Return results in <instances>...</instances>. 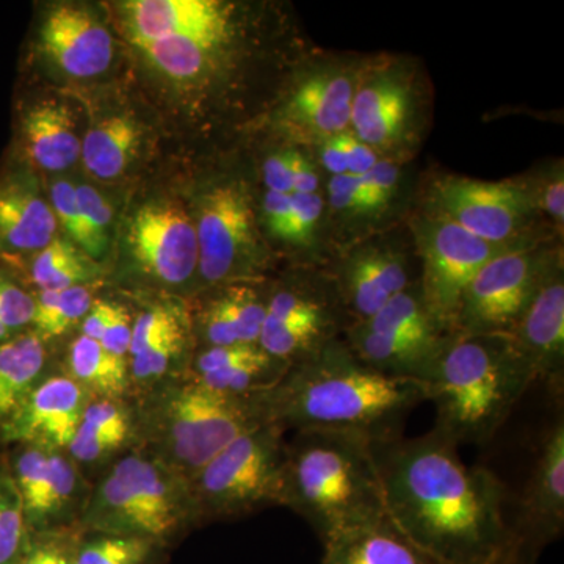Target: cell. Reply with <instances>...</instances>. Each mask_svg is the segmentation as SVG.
Instances as JSON below:
<instances>
[{
  "label": "cell",
  "instance_id": "cell-18",
  "mask_svg": "<svg viewBox=\"0 0 564 564\" xmlns=\"http://www.w3.org/2000/svg\"><path fill=\"white\" fill-rule=\"evenodd\" d=\"M122 11L132 40L232 36V7L218 0H131Z\"/></svg>",
  "mask_w": 564,
  "mask_h": 564
},
{
  "label": "cell",
  "instance_id": "cell-51",
  "mask_svg": "<svg viewBox=\"0 0 564 564\" xmlns=\"http://www.w3.org/2000/svg\"><path fill=\"white\" fill-rule=\"evenodd\" d=\"M322 162L325 169L333 173V176L348 173L347 159H345L343 148H340L336 135L323 140Z\"/></svg>",
  "mask_w": 564,
  "mask_h": 564
},
{
  "label": "cell",
  "instance_id": "cell-2",
  "mask_svg": "<svg viewBox=\"0 0 564 564\" xmlns=\"http://www.w3.org/2000/svg\"><path fill=\"white\" fill-rule=\"evenodd\" d=\"M262 400L269 422L285 432L333 430L383 441L403 436L404 423L426 395L419 381L378 372L347 344L333 340L292 364Z\"/></svg>",
  "mask_w": 564,
  "mask_h": 564
},
{
  "label": "cell",
  "instance_id": "cell-42",
  "mask_svg": "<svg viewBox=\"0 0 564 564\" xmlns=\"http://www.w3.org/2000/svg\"><path fill=\"white\" fill-rule=\"evenodd\" d=\"M291 221H289V242L304 243L313 236L314 228L321 220L323 199L318 193L313 195H291Z\"/></svg>",
  "mask_w": 564,
  "mask_h": 564
},
{
  "label": "cell",
  "instance_id": "cell-3",
  "mask_svg": "<svg viewBox=\"0 0 564 564\" xmlns=\"http://www.w3.org/2000/svg\"><path fill=\"white\" fill-rule=\"evenodd\" d=\"M536 378L508 334L451 337L423 378L433 429L456 445L491 443Z\"/></svg>",
  "mask_w": 564,
  "mask_h": 564
},
{
  "label": "cell",
  "instance_id": "cell-48",
  "mask_svg": "<svg viewBox=\"0 0 564 564\" xmlns=\"http://www.w3.org/2000/svg\"><path fill=\"white\" fill-rule=\"evenodd\" d=\"M263 182L269 192L292 195L291 152L270 155L263 163Z\"/></svg>",
  "mask_w": 564,
  "mask_h": 564
},
{
  "label": "cell",
  "instance_id": "cell-21",
  "mask_svg": "<svg viewBox=\"0 0 564 564\" xmlns=\"http://www.w3.org/2000/svg\"><path fill=\"white\" fill-rule=\"evenodd\" d=\"M135 448V423L129 400L91 399L85 408L68 451L87 477Z\"/></svg>",
  "mask_w": 564,
  "mask_h": 564
},
{
  "label": "cell",
  "instance_id": "cell-8",
  "mask_svg": "<svg viewBox=\"0 0 564 564\" xmlns=\"http://www.w3.org/2000/svg\"><path fill=\"white\" fill-rule=\"evenodd\" d=\"M285 430L273 422L245 433L191 481L199 522L229 521L282 507Z\"/></svg>",
  "mask_w": 564,
  "mask_h": 564
},
{
  "label": "cell",
  "instance_id": "cell-24",
  "mask_svg": "<svg viewBox=\"0 0 564 564\" xmlns=\"http://www.w3.org/2000/svg\"><path fill=\"white\" fill-rule=\"evenodd\" d=\"M355 80L350 74L325 70L307 77L293 93L289 120L304 133L329 139L350 124Z\"/></svg>",
  "mask_w": 564,
  "mask_h": 564
},
{
  "label": "cell",
  "instance_id": "cell-6",
  "mask_svg": "<svg viewBox=\"0 0 564 564\" xmlns=\"http://www.w3.org/2000/svg\"><path fill=\"white\" fill-rule=\"evenodd\" d=\"M198 525L191 481L132 448L96 478L77 527L80 532L144 538L170 549Z\"/></svg>",
  "mask_w": 564,
  "mask_h": 564
},
{
  "label": "cell",
  "instance_id": "cell-32",
  "mask_svg": "<svg viewBox=\"0 0 564 564\" xmlns=\"http://www.w3.org/2000/svg\"><path fill=\"white\" fill-rule=\"evenodd\" d=\"M352 325L361 326L370 333L425 340V343H441L452 337L441 328L440 323L434 321L423 300L419 282L393 296L391 302L372 317Z\"/></svg>",
  "mask_w": 564,
  "mask_h": 564
},
{
  "label": "cell",
  "instance_id": "cell-16",
  "mask_svg": "<svg viewBox=\"0 0 564 564\" xmlns=\"http://www.w3.org/2000/svg\"><path fill=\"white\" fill-rule=\"evenodd\" d=\"M508 336L524 356L536 383L564 388V281L558 263L545 274Z\"/></svg>",
  "mask_w": 564,
  "mask_h": 564
},
{
  "label": "cell",
  "instance_id": "cell-11",
  "mask_svg": "<svg viewBox=\"0 0 564 564\" xmlns=\"http://www.w3.org/2000/svg\"><path fill=\"white\" fill-rule=\"evenodd\" d=\"M195 228L198 273L204 284L245 281L256 272L254 217L242 185L225 184L206 193Z\"/></svg>",
  "mask_w": 564,
  "mask_h": 564
},
{
  "label": "cell",
  "instance_id": "cell-47",
  "mask_svg": "<svg viewBox=\"0 0 564 564\" xmlns=\"http://www.w3.org/2000/svg\"><path fill=\"white\" fill-rule=\"evenodd\" d=\"M291 195L267 192L263 198V217L273 236L285 240L291 221Z\"/></svg>",
  "mask_w": 564,
  "mask_h": 564
},
{
  "label": "cell",
  "instance_id": "cell-14",
  "mask_svg": "<svg viewBox=\"0 0 564 564\" xmlns=\"http://www.w3.org/2000/svg\"><path fill=\"white\" fill-rule=\"evenodd\" d=\"M131 251L144 276L177 288L198 272L195 223L180 206L152 203L141 207L131 225Z\"/></svg>",
  "mask_w": 564,
  "mask_h": 564
},
{
  "label": "cell",
  "instance_id": "cell-45",
  "mask_svg": "<svg viewBox=\"0 0 564 564\" xmlns=\"http://www.w3.org/2000/svg\"><path fill=\"white\" fill-rule=\"evenodd\" d=\"M132 326L131 313L121 304L115 303L113 314H111L109 325H107L99 343L111 355L128 359L129 350H131Z\"/></svg>",
  "mask_w": 564,
  "mask_h": 564
},
{
  "label": "cell",
  "instance_id": "cell-36",
  "mask_svg": "<svg viewBox=\"0 0 564 564\" xmlns=\"http://www.w3.org/2000/svg\"><path fill=\"white\" fill-rule=\"evenodd\" d=\"M29 529L6 456H0V564H17Z\"/></svg>",
  "mask_w": 564,
  "mask_h": 564
},
{
  "label": "cell",
  "instance_id": "cell-29",
  "mask_svg": "<svg viewBox=\"0 0 564 564\" xmlns=\"http://www.w3.org/2000/svg\"><path fill=\"white\" fill-rule=\"evenodd\" d=\"M65 373L90 393L91 399H131L128 359L111 355L98 340L79 334L70 344Z\"/></svg>",
  "mask_w": 564,
  "mask_h": 564
},
{
  "label": "cell",
  "instance_id": "cell-9",
  "mask_svg": "<svg viewBox=\"0 0 564 564\" xmlns=\"http://www.w3.org/2000/svg\"><path fill=\"white\" fill-rule=\"evenodd\" d=\"M422 258L421 291L434 321L456 336L464 292L497 256L519 247L489 243L444 217L422 218L415 226Z\"/></svg>",
  "mask_w": 564,
  "mask_h": 564
},
{
  "label": "cell",
  "instance_id": "cell-5",
  "mask_svg": "<svg viewBox=\"0 0 564 564\" xmlns=\"http://www.w3.org/2000/svg\"><path fill=\"white\" fill-rule=\"evenodd\" d=\"M282 507L302 516L322 544L384 514L370 441L333 430H302L285 441Z\"/></svg>",
  "mask_w": 564,
  "mask_h": 564
},
{
  "label": "cell",
  "instance_id": "cell-50",
  "mask_svg": "<svg viewBox=\"0 0 564 564\" xmlns=\"http://www.w3.org/2000/svg\"><path fill=\"white\" fill-rule=\"evenodd\" d=\"M292 195H313L317 193L318 176L313 163L299 152L291 151Z\"/></svg>",
  "mask_w": 564,
  "mask_h": 564
},
{
  "label": "cell",
  "instance_id": "cell-12",
  "mask_svg": "<svg viewBox=\"0 0 564 564\" xmlns=\"http://www.w3.org/2000/svg\"><path fill=\"white\" fill-rule=\"evenodd\" d=\"M337 291L289 285L267 299L259 347L272 358L292 366L333 343L340 328H348Z\"/></svg>",
  "mask_w": 564,
  "mask_h": 564
},
{
  "label": "cell",
  "instance_id": "cell-1",
  "mask_svg": "<svg viewBox=\"0 0 564 564\" xmlns=\"http://www.w3.org/2000/svg\"><path fill=\"white\" fill-rule=\"evenodd\" d=\"M386 513L443 564H518L499 481L436 429L370 441Z\"/></svg>",
  "mask_w": 564,
  "mask_h": 564
},
{
  "label": "cell",
  "instance_id": "cell-31",
  "mask_svg": "<svg viewBox=\"0 0 564 564\" xmlns=\"http://www.w3.org/2000/svg\"><path fill=\"white\" fill-rule=\"evenodd\" d=\"M139 143L140 131L131 118H106L82 140V161L93 176L113 180L124 172Z\"/></svg>",
  "mask_w": 564,
  "mask_h": 564
},
{
  "label": "cell",
  "instance_id": "cell-35",
  "mask_svg": "<svg viewBox=\"0 0 564 564\" xmlns=\"http://www.w3.org/2000/svg\"><path fill=\"white\" fill-rule=\"evenodd\" d=\"M95 300L93 285H76L62 292L39 291L35 296L33 333L44 343L63 336L84 321Z\"/></svg>",
  "mask_w": 564,
  "mask_h": 564
},
{
  "label": "cell",
  "instance_id": "cell-10",
  "mask_svg": "<svg viewBox=\"0 0 564 564\" xmlns=\"http://www.w3.org/2000/svg\"><path fill=\"white\" fill-rule=\"evenodd\" d=\"M554 263L521 247L486 263L464 292L456 334L513 333Z\"/></svg>",
  "mask_w": 564,
  "mask_h": 564
},
{
  "label": "cell",
  "instance_id": "cell-25",
  "mask_svg": "<svg viewBox=\"0 0 564 564\" xmlns=\"http://www.w3.org/2000/svg\"><path fill=\"white\" fill-rule=\"evenodd\" d=\"M57 218L50 204L21 181L0 185V250L41 251L54 240Z\"/></svg>",
  "mask_w": 564,
  "mask_h": 564
},
{
  "label": "cell",
  "instance_id": "cell-26",
  "mask_svg": "<svg viewBox=\"0 0 564 564\" xmlns=\"http://www.w3.org/2000/svg\"><path fill=\"white\" fill-rule=\"evenodd\" d=\"M406 113V87L393 77H381L356 90L350 124L367 147H384L403 131Z\"/></svg>",
  "mask_w": 564,
  "mask_h": 564
},
{
  "label": "cell",
  "instance_id": "cell-41",
  "mask_svg": "<svg viewBox=\"0 0 564 564\" xmlns=\"http://www.w3.org/2000/svg\"><path fill=\"white\" fill-rule=\"evenodd\" d=\"M52 207L57 223L82 250L85 247V228L82 221L76 187L69 181H61L52 187Z\"/></svg>",
  "mask_w": 564,
  "mask_h": 564
},
{
  "label": "cell",
  "instance_id": "cell-39",
  "mask_svg": "<svg viewBox=\"0 0 564 564\" xmlns=\"http://www.w3.org/2000/svg\"><path fill=\"white\" fill-rule=\"evenodd\" d=\"M35 307V296L0 272V344L32 326Z\"/></svg>",
  "mask_w": 564,
  "mask_h": 564
},
{
  "label": "cell",
  "instance_id": "cell-33",
  "mask_svg": "<svg viewBox=\"0 0 564 564\" xmlns=\"http://www.w3.org/2000/svg\"><path fill=\"white\" fill-rule=\"evenodd\" d=\"M17 451L6 456L7 464L18 494H20L22 510L29 532L39 529L41 511L50 486L51 451L39 445H14Z\"/></svg>",
  "mask_w": 564,
  "mask_h": 564
},
{
  "label": "cell",
  "instance_id": "cell-19",
  "mask_svg": "<svg viewBox=\"0 0 564 564\" xmlns=\"http://www.w3.org/2000/svg\"><path fill=\"white\" fill-rule=\"evenodd\" d=\"M289 367L258 344L206 347L193 356L187 377L215 392L251 397L273 389Z\"/></svg>",
  "mask_w": 564,
  "mask_h": 564
},
{
  "label": "cell",
  "instance_id": "cell-17",
  "mask_svg": "<svg viewBox=\"0 0 564 564\" xmlns=\"http://www.w3.org/2000/svg\"><path fill=\"white\" fill-rule=\"evenodd\" d=\"M41 46L55 65L73 77H95L109 68L113 41L87 9L55 7L41 25Z\"/></svg>",
  "mask_w": 564,
  "mask_h": 564
},
{
  "label": "cell",
  "instance_id": "cell-27",
  "mask_svg": "<svg viewBox=\"0 0 564 564\" xmlns=\"http://www.w3.org/2000/svg\"><path fill=\"white\" fill-rule=\"evenodd\" d=\"M31 158L40 169L62 172L80 158L82 141L66 106L43 102L33 107L22 121Z\"/></svg>",
  "mask_w": 564,
  "mask_h": 564
},
{
  "label": "cell",
  "instance_id": "cell-30",
  "mask_svg": "<svg viewBox=\"0 0 564 564\" xmlns=\"http://www.w3.org/2000/svg\"><path fill=\"white\" fill-rule=\"evenodd\" d=\"M231 39L172 35L152 40H132L155 68L174 80H192L209 68L214 58Z\"/></svg>",
  "mask_w": 564,
  "mask_h": 564
},
{
  "label": "cell",
  "instance_id": "cell-23",
  "mask_svg": "<svg viewBox=\"0 0 564 564\" xmlns=\"http://www.w3.org/2000/svg\"><path fill=\"white\" fill-rule=\"evenodd\" d=\"M267 299L269 296H263L248 281L223 284L199 314L203 348L258 344L265 321Z\"/></svg>",
  "mask_w": 564,
  "mask_h": 564
},
{
  "label": "cell",
  "instance_id": "cell-43",
  "mask_svg": "<svg viewBox=\"0 0 564 564\" xmlns=\"http://www.w3.org/2000/svg\"><path fill=\"white\" fill-rule=\"evenodd\" d=\"M329 202L334 209L351 212V214H369L366 193L361 177L345 173L333 176L328 185Z\"/></svg>",
  "mask_w": 564,
  "mask_h": 564
},
{
  "label": "cell",
  "instance_id": "cell-28",
  "mask_svg": "<svg viewBox=\"0 0 564 564\" xmlns=\"http://www.w3.org/2000/svg\"><path fill=\"white\" fill-rule=\"evenodd\" d=\"M46 343L25 332L0 344V426L47 377Z\"/></svg>",
  "mask_w": 564,
  "mask_h": 564
},
{
  "label": "cell",
  "instance_id": "cell-7",
  "mask_svg": "<svg viewBox=\"0 0 564 564\" xmlns=\"http://www.w3.org/2000/svg\"><path fill=\"white\" fill-rule=\"evenodd\" d=\"M540 384L543 413L524 444L522 477L500 485L518 564H538L564 532V388Z\"/></svg>",
  "mask_w": 564,
  "mask_h": 564
},
{
  "label": "cell",
  "instance_id": "cell-46",
  "mask_svg": "<svg viewBox=\"0 0 564 564\" xmlns=\"http://www.w3.org/2000/svg\"><path fill=\"white\" fill-rule=\"evenodd\" d=\"M337 141L343 148L345 159H347L348 173L361 176V174L372 170L377 165L378 158L373 148L367 147L361 140L356 139L350 133H339Z\"/></svg>",
  "mask_w": 564,
  "mask_h": 564
},
{
  "label": "cell",
  "instance_id": "cell-13",
  "mask_svg": "<svg viewBox=\"0 0 564 564\" xmlns=\"http://www.w3.org/2000/svg\"><path fill=\"white\" fill-rule=\"evenodd\" d=\"M441 217L489 243L507 245L530 220L534 203L511 182L448 177L434 192Z\"/></svg>",
  "mask_w": 564,
  "mask_h": 564
},
{
  "label": "cell",
  "instance_id": "cell-37",
  "mask_svg": "<svg viewBox=\"0 0 564 564\" xmlns=\"http://www.w3.org/2000/svg\"><path fill=\"white\" fill-rule=\"evenodd\" d=\"M79 527L29 532L17 564H76Z\"/></svg>",
  "mask_w": 564,
  "mask_h": 564
},
{
  "label": "cell",
  "instance_id": "cell-49",
  "mask_svg": "<svg viewBox=\"0 0 564 564\" xmlns=\"http://www.w3.org/2000/svg\"><path fill=\"white\" fill-rule=\"evenodd\" d=\"M115 303L107 300L96 299L91 310L85 315L80 322V336L88 337L93 340H101L107 325H109L111 314H113Z\"/></svg>",
  "mask_w": 564,
  "mask_h": 564
},
{
  "label": "cell",
  "instance_id": "cell-22",
  "mask_svg": "<svg viewBox=\"0 0 564 564\" xmlns=\"http://www.w3.org/2000/svg\"><path fill=\"white\" fill-rule=\"evenodd\" d=\"M323 549L322 564H443L417 547L388 513L337 533Z\"/></svg>",
  "mask_w": 564,
  "mask_h": 564
},
{
  "label": "cell",
  "instance_id": "cell-40",
  "mask_svg": "<svg viewBox=\"0 0 564 564\" xmlns=\"http://www.w3.org/2000/svg\"><path fill=\"white\" fill-rule=\"evenodd\" d=\"M364 193L370 212L383 209L395 195L399 187L400 170L395 163L378 161L369 172L361 174Z\"/></svg>",
  "mask_w": 564,
  "mask_h": 564
},
{
  "label": "cell",
  "instance_id": "cell-38",
  "mask_svg": "<svg viewBox=\"0 0 564 564\" xmlns=\"http://www.w3.org/2000/svg\"><path fill=\"white\" fill-rule=\"evenodd\" d=\"M82 221L85 228L84 251L88 259L98 261L109 248V229L111 225V207L101 193L90 185L76 187Z\"/></svg>",
  "mask_w": 564,
  "mask_h": 564
},
{
  "label": "cell",
  "instance_id": "cell-34",
  "mask_svg": "<svg viewBox=\"0 0 564 564\" xmlns=\"http://www.w3.org/2000/svg\"><path fill=\"white\" fill-rule=\"evenodd\" d=\"M169 549L144 538L82 532L76 564H159Z\"/></svg>",
  "mask_w": 564,
  "mask_h": 564
},
{
  "label": "cell",
  "instance_id": "cell-52",
  "mask_svg": "<svg viewBox=\"0 0 564 564\" xmlns=\"http://www.w3.org/2000/svg\"><path fill=\"white\" fill-rule=\"evenodd\" d=\"M543 206L549 215L562 223L564 218V184L562 174L552 181L543 193Z\"/></svg>",
  "mask_w": 564,
  "mask_h": 564
},
{
  "label": "cell",
  "instance_id": "cell-44",
  "mask_svg": "<svg viewBox=\"0 0 564 564\" xmlns=\"http://www.w3.org/2000/svg\"><path fill=\"white\" fill-rule=\"evenodd\" d=\"M76 254H79V251L73 245L62 239L52 240L44 250H41L35 261H33L31 269L32 281L35 282L39 291L44 289V285L54 276V273Z\"/></svg>",
  "mask_w": 564,
  "mask_h": 564
},
{
  "label": "cell",
  "instance_id": "cell-20",
  "mask_svg": "<svg viewBox=\"0 0 564 564\" xmlns=\"http://www.w3.org/2000/svg\"><path fill=\"white\" fill-rule=\"evenodd\" d=\"M411 285L414 282L402 256L381 248H367L356 252L344 267L336 291L350 326L372 317Z\"/></svg>",
  "mask_w": 564,
  "mask_h": 564
},
{
  "label": "cell",
  "instance_id": "cell-15",
  "mask_svg": "<svg viewBox=\"0 0 564 564\" xmlns=\"http://www.w3.org/2000/svg\"><path fill=\"white\" fill-rule=\"evenodd\" d=\"M90 400V393L68 375H47L10 421L0 426V440L66 452Z\"/></svg>",
  "mask_w": 564,
  "mask_h": 564
},
{
  "label": "cell",
  "instance_id": "cell-4",
  "mask_svg": "<svg viewBox=\"0 0 564 564\" xmlns=\"http://www.w3.org/2000/svg\"><path fill=\"white\" fill-rule=\"evenodd\" d=\"M129 402L135 448L161 459L188 481L234 441L269 422L262 393L226 395L187 375L163 381Z\"/></svg>",
  "mask_w": 564,
  "mask_h": 564
}]
</instances>
